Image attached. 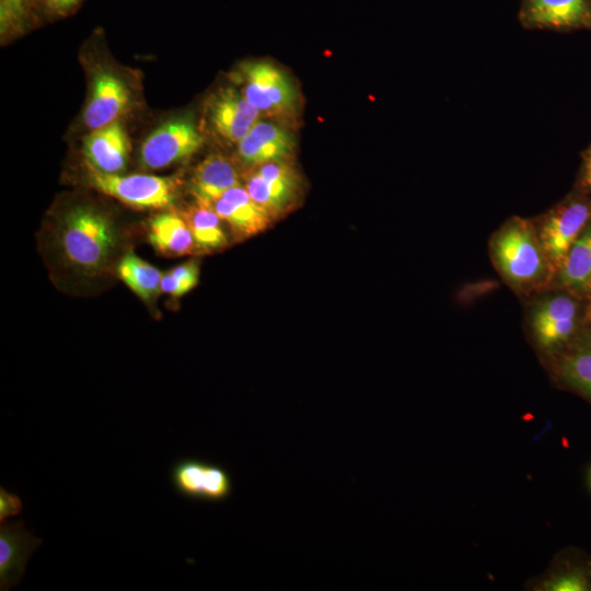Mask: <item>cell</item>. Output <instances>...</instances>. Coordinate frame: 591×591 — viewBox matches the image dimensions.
Here are the masks:
<instances>
[{
  "label": "cell",
  "mask_w": 591,
  "mask_h": 591,
  "mask_svg": "<svg viewBox=\"0 0 591 591\" xmlns=\"http://www.w3.org/2000/svg\"><path fill=\"white\" fill-rule=\"evenodd\" d=\"M244 187L252 199L260 206L271 219L286 212L277 199L271 195L264 179L255 171L246 175Z\"/></svg>",
  "instance_id": "23"
},
{
  "label": "cell",
  "mask_w": 591,
  "mask_h": 591,
  "mask_svg": "<svg viewBox=\"0 0 591 591\" xmlns=\"http://www.w3.org/2000/svg\"><path fill=\"white\" fill-rule=\"evenodd\" d=\"M42 538L27 531L22 520L4 521L0 525V590L16 587L24 575L33 552L42 545Z\"/></svg>",
  "instance_id": "11"
},
{
  "label": "cell",
  "mask_w": 591,
  "mask_h": 591,
  "mask_svg": "<svg viewBox=\"0 0 591 591\" xmlns=\"http://www.w3.org/2000/svg\"><path fill=\"white\" fill-rule=\"evenodd\" d=\"M148 241L157 252L169 257L197 251L186 220L173 212L157 215L149 221Z\"/></svg>",
  "instance_id": "16"
},
{
  "label": "cell",
  "mask_w": 591,
  "mask_h": 591,
  "mask_svg": "<svg viewBox=\"0 0 591 591\" xmlns=\"http://www.w3.org/2000/svg\"><path fill=\"white\" fill-rule=\"evenodd\" d=\"M493 253L500 271L513 283L540 278L546 269V256L538 236L525 221L514 219L506 224L493 242Z\"/></svg>",
  "instance_id": "3"
},
{
  "label": "cell",
  "mask_w": 591,
  "mask_h": 591,
  "mask_svg": "<svg viewBox=\"0 0 591 591\" xmlns=\"http://www.w3.org/2000/svg\"><path fill=\"white\" fill-rule=\"evenodd\" d=\"M23 510L21 498L15 494L0 487V522L19 515Z\"/></svg>",
  "instance_id": "25"
},
{
  "label": "cell",
  "mask_w": 591,
  "mask_h": 591,
  "mask_svg": "<svg viewBox=\"0 0 591 591\" xmlns=\"http://www.w3.org/2000/svg\"><path fill=\"white\" fill-rule=\"evenodd\" d=\"M86 164L93 169L118 174L129 159L130 142L124 126L117 120L107 126L92 130L83 141Z\"/></svg>",
  "instance_id": "14"
},
{
  "label": "cell",
  "mask_w": 591,
  "mask_h": 591,
  "mask_svg": "<svg viewBox=\"0 0 591 591\" xmlns=\"http://www.w3.org/2000/svg\"><path fill=\"white\" fill-rule=\"evenodd\" d=\"M521 20L535 28L590 27L591 0H524Z\"/></svg>",
  "instance_id": "12"
},
{
  "label": "cell",
  "mask_w": 591,
  "mask_h": 591,
  "mask_svg": "<svg viewBox=\"0 0 591 591\" xmlns=\"http://www.w3.org/2000/svg\"><path fill=\"white\" fill-rule=\"evenodd\" d=\"M548 587L557 591H580L587 589V581L579 573H567L551 581Z\"/></svg>",
  "instance_id": "27"
},
{
  "label": "cell",
  "mask_w": 591,
  "mask_h": 591,
  "mask_svg": "<svg viewBox=\"0 0 591 591\" xmlns=\"http://www.w3.org/2000/svg\"><path fill=\"white\" fill-rule=\"evenodd\" d=\"M80 0H43L44 5L51 12L63 14L73 9Z\"/></svg>",
  "instance_id": "28"
},
{
  "label": "cell",
  "mask_w": 591,
  "mask_h": 591,
  "mask_svg": "<svg viewBox=\"0 0 591 591\" xmlns=\"http://www.w3.org/2000/svg\"><path fill=\"white\" fill-rule=\"evenodd\" d=\"M202 146V137L188 119H174L160 125L142 142L140 163L159 170L179 162Z\"/></svg>",
  "instance_id": "5"
},
{
  "label": "cell",
  "mask_w": 591,
  "mask_h": 591,
  "mask_svg": "<svg viewBox=\"0 0 591 591\" xmlns=\"http://www.w3.org/2000/svg\"><path fill=\"white\" fill-rule=\"evenodd\" d=\"M129 101L130 92L123 80L108 71L97 72L83 115L85 125L94 130L117 121Z\"/></svg>",
  "instance_id": "13"
},
{
  "label": "cell",
  "mask_w": 591,
  "mask_h": 591,
  "mask_svg": "<svg viewBox=\"0 0 591 591\" xmlns=\"http://www.w3.org/2000/svg\"><path fill=\"white\" fill-rule=\"evenodd\" d=\"M237 185H240V177L235 165L221 154H210L204 159L192 177V193L196 201L217 198L227 189Z\"/></svg>",
  "instance_id": "17"
},
{
  "label": "cell",
  "mask_w": 591,
  "mask_h": 591,
  "mask_svg": "<svg viewBox=\"0 0 591 591\" xmlns=\"http://www.w3.org/2000/svg\"><path fill=\"white\" fill-rule=\"evenodd\" d=\"M255 167L271 195L287 211L297 199L300 188V179L292 164L288 160H276Z\"/></svg>",
  "instance_id": "21"
},
{
  "label": "cell",
  "mask_w": 591,
  "mask_h": 591,
  "mask_svg": "<svg viewBox=\"0 0 591 591\" xmlns=\"http://www.w3.org/2000/svg\"><path fill=\"white\" fill-rule=\"evenodd\" d=\"M210 207L225 221L239 239L250 237L264 231L273 220L258 206L241 184L223 192L219 197L196 201Z\"/></svg>",
  "instance_id": "9"
},
{
  "label": "cell",
  "mask_w": 591,
  "mask_h": 591,
  "mask_svg": "<svg viewBox=\"0 0 591 591\" xmlns=\"http://www.w3.org/2000/svg\"><path fill=\"white\" fill-rule=\"evenodd\" d=\"M174 489L183 497L207 502H222L233 490L232 478L227 470L198 459H183L171 470Z\"/></svg>",
  "instance_id": "6"
},
{
  "label": "cell",
  "mask_w": 591,
  "mask_h": 591,
  "mask_svg": "<svg viewBox=\"0 0 591 591\" xmlns=\"http://www.w3.org/2000/svg\"><path fill=\"white\" fill-rule=\"evenodd\" d=\"M577 303L569 297L556 296L542 301L532 313V328L544 347L565 341L577 322Z\"/></svg>",
  "instance_id": "15"
},
{
  "label": "cell",
  "mask_w": 591,
  "mask_h": 591,
  "mask_svg": "<svg viewBox=\"0 0 591 591\" xmlns=\"http://www.w3.org/2000/svg\"><path fill=\"white\" fill-rule=\"evenodd\" d=\"M590 217L589 205L572 200L553 209L545 218L538 240L547 260L555 267L560 268Z\"/></svg>",
  "instance_id": "7"
},
{
  "label": "cell",
  "mask_w": 591,
  "mask_h": 591,
  "mask_svg": "<svg viewBox=\"0 0 591 591\" xmlns=\"http://www.w3.org/2000/svg\"><path fill=\"white\" fill-rule=\"evenodd\" d=\"M559 269L565 286L575 290H591V222L575 241Z\"/></svg>",
  "instance_id": "18"
},
{
  "label": "cell",
  "mask_w": 591,
  "mask_h": 591,
  "mask_svg": "<svg viewBox=\"0 0 591 591\" xmlns=\"http://www.w3.org/2000/svg\"><path fill=\"white\" fill-rule=\"evenodd\" d=\"M182 216L192 231L197 251H216L227 245L221 218L210 207L196 202Z\"/></svg>",
  "instance_id": "19"
},
{
  "label": "cell",
  "mask_w": 591,
  "mask_h": 591,
  "mask_svg": "<svg viewBox=\"0 0 591 591\" xmlns=\"http://www.w3.org/2000/svg\"><path fill=\"white\" fill-rule=\"evenodd\" d=\"M167 273L181 281L189 291L198 283L199 268L195 260L181 264Z\"/></svg>",
  "instance_id": "26"
},
{
  "label": "cell",
  "mask_w": 591,
  "mask_h": 591,
  "mask_svg": "<svg viewBox=\"0 0 591 591\" xmlns=\"http://www.w3.org/2000/svg\"><path fill=\"white\" fill-rule=\"evenodd\" d=\"M25 0H0L1 34L22 32L26 22Z\"/></svg>",
  "instance_id": "24"
},
{
  "label": "cell",
  "mask_w": 591,
  "mask_h": 591,
  "mask_svg": "<svg viewBox=\"0 0 591 591\" xmlns=\"http://www.w3.org/2000/svg\"><path fill=\"white\" fill-rule=\"evenodd\" d=\"M240 92L260 116L281 125L293 123L299 113V93L291 78L268 61H247L233 76Z\"/></svg>",
  "instance_id": "1"
},
{
  "label": "cell",
  "mask_w": 591,
  "mask_h": 591,
  "mask_svg": "<svg viewBox=\"0 0 591 591\" xmlns=\"http://www.w3.org/2000/svg\"><path fill=\"white\" fill-rule=\"evenodd\" d=\"M88 166L91 185L105 195L138 209H162L176 200V182L170 177L148 174H107Z\"/></svg>",
  "instance_id": "4"
},
{
  "label": "cell",
  "mask_w": 591,
  "mask_h": 591,
  "mask_svg": "<svg viewBox=\"0 0 591 591\" xmlns=\"http://www.w3.org/2000/svg\"><path fill=\"white\" fill-rule=\"evenodd\" d=\"M117 274L143 301L153 299L161 290L163 274L134 253H127L120 259Z\"/></svg>",
  "instance_id": "20"
},
{
  "label": "cell",
  "mask_w": 591,
  "mask_h": 591,
  "mask_svg": "<svg viewBox=\"0 0 591 591\" xmlns=\"http://www.w3.org/2000/svg\"><path fill=\"white\" fill-rule=\"evenodd\" d=\"M207 119L222 140L237 144L260 119V114L234 88H222L207 101Z\"/></svg>",
  "instance_id": "8"
},
{
  "label": "cell",
  "mask_w": 591,
  "mask_h": 591,
  "mask_svg": "<svg viewBox=\"0 0 591 591\" xmlns=\"http://www.w3.org/2000/svg\"><path fill=\"white\" fill-rule=\"evenodd\" d=\"M561 369L571 383L591 394V346L582 347L567 356Z\"/></svg>",
  "instance_id": "22"
},
{
  "label": "cell",
  "mask_w": 591,
  "mask_h": 591,
  "mask_svg": "<svg viewBox=\"0 0 591 591\" xmlns=\"http://www.w3.org/2000/svg\"><path fill=\"white\" fill-rule=\"evenodd\" d=\"M60 246L67 260L76 268L90 274L99 271L115 246L113 224L100 211L78 207L63 219Z\"/></svg>",
  "instance_id": "2"
},
{
  "label": "cell",
  "mask_w": 591,
  "mask_h": 591,
  "mask_svg": "<svg viewBox=\"0 0 591 591\" xmlns=\"http://www.w3.org/2000/svg\"><path fill=\"white\" fill-rule=\"evenodd\" d=\"M243 163L257 166L276 160H288L294 150V135L285 126L258 119L236 144Z\"/></svg>",
  "instance_id": "10"
},
{
  "label": "cell",
  "mask_w": 591,
  "mask_h": 591,
  "mask_svg": "<svg viewBox=\"0 0 591 591\" xmlns=\"http://www.w3.org/2000/svg\"><path fill=\"white\" fill-rule=\"evenodd\" d=\"M583 182L591 189V149L587 152L584 160Z\"/></svg>",
  "instance_id": "29"
}]
</instances>
